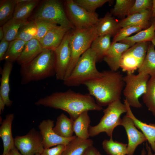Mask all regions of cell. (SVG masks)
Returning <instances> with one entry per match:
<instances>
[{
  "mask_svg": "<svg viewBox=\"0 0 155 155\" xmlns=\"http://www.w3.org/2000/svg\"><path fill=\"white\" fill-rule=\"evenodd\" d=\"M35 104L64 111L69 114L70 118L73 121L85 111H100L103 109L89 94H82L71 90L54 92L40 98Z\"/></svg>",
  "mask_w": 155,
  "mask_h": 155,
  "instance_id": "obj_1",
  "label": "cell"
},
{
  "mask_svg": "<svg viewBox=\"0 0 155 155\" xmlns=\"http://www.w3.org/2000/svg\"><path fill=\"white\" fill-rule=\"evenodd\" d=\"M102 73L101 77L84 84L89 94L95 98L97 103L101 106L120 100L125 84L123 77L120 72L111 70Z\"/></svg>",
  "mask_w": 155,
  "mask_h": 155,
  "instance_id": "obj_2",
  "label": "cell"
},
{
  "mask_svg": "<svg viewBox=\"0 0 155 155\" xmlns=\"http://www.w3.org/2000/svg\"><path fill=\"white\" fill-rule=\"evenodd\" d=\"M20 74L23 85L55 75L54 51L44 49L30 63L21 67Z\"/></svg>",
  "mask_w": 155,
  "mask_h": 155,
  "instance_id": "obj_3",
  "label": "cell"
},
{
  "mask_svg": "<svg viewBox=\"0 0 155 155\" xmlns=\"http://www.w3.org/2000/svg\"><path fill=\"white\" fill-rule=\"evenodd\" d=\"M96 54L90 48L80 57L70 74L63 81L68 86H78L101 76L96 67Z\"/></svg>",
  "mask_w": 155,
  "mask_h": 155,
  "instance_id": "obj_4",
  "label": "cell"
},
{
  "mask_svg": "<svg viewBox=\"0 0 155 155\" xmlns=\"http://www.w3.org/2000/svg\"><path fill=\"white\" fill-rule=\"evenodd\" d=\"M98 36L97 25L87 28H75L71 32L69 42L71 58L64 80L70 74L79 58L90 47L92 42Z\"/></svg>",
  "mask_w": 155,
  "mask_h": 155,
  "instance_id": "obj_5",
  "label": "cell"
},
{
  "mask_svg": "<svg viewBox=\"0 0 155 155\" xmlns=\"http://www.w3.org/2000/svg\"><path fill=\"white\" fill-rule=\"evenodd\" d=\"M103 112L104 115L99 123L94 126H90L88 129L90 137L95 136L103 132H105L110 137H112L114 129L121 125V115L127 113V109L125 104L118 100L109 104Z\"/></svg>",
  "mask_w": 155,
  "mask_h": 155,
  "instance_id": "obj_6",
  "label": "cell"
},
{
  "mask_svg": "<svg viewBox=\"0 0 155 155\" xmlns=\"http://www.w3.org/2000/svg\"><path fill=\"white\" fill-rule=\"evenodd\" d=\"M41 19L46 20L59 26L74 29L69 20L64 6L58 0H46L39 3L30 20Z\"/></svg>",
  "mask_w": 155,
  "mask_h": 155,
  "instance_id": "obj_7",
  "label": "cell"
},
{
  "mask_svg": "<svg viewBox=\"0 0 155 155\" xmlns=\"http://www.w3.org/2000/svg\"><path fill=\"white\" fill-rule=\"evenodd\" d=\"M150 76L138 73L136 75L133 73H127L123 77L125 86L123 94L130 106L136 108L142 106L139 98L145 92L147 82Z\"/></svg>",
  "mask_w": 155,
  "mask_h": 155,
  "instance_id": "obj_8",
  "label": "cell"
},
{
  "mask_svg": "<svg viewBox=\"0 0 155 155\" xmlns=\"http://www.w3.org/2000/svg\"><path fill=\"white\" fill-rule=\"evenodd\" d=\"M64 7L67 16L75 28L83 29L94 27L99 21L98 14L88 11L73 0L65 1Z\"/></svg>",
  "mask_w": 155,
  "mask_h": 155,
  "instance_id": "obj_9",
  "label": "cell"
},
{
  "mask_svg": "<svg viewBox=\"0 0 155 155\" xmlns=\"http://www.w3.org/2000/svg\"><path fill=\"white\" fill-rule=\"evenodd\" d=\"M149 42L135 44L126 51L121 58L120 67L124 71L133 73L141 66L147 54Z\"/></svg>",
  "mask_w": 155,
  "mask_h": 155,
  "instance_id": "obj_10",
  "label": "cell"
},
{
  "mask_svg": "<svg viewBox=\"0 0 155 155\" xmlns=\"http://www.w3.org/2000/svg\"><path fill=\"white\" fill-rule=\"evenodd\" d=\"M14 142L15 147L22 155L41 154L44 149L41 135L34 128L25 135L16 136Z\"/></svg>",
  "mask_w": 155,
  "mask_h": 155,
  "instance_id": "obj_11",
  "label": "cell"
},
{
  "mask_svg": "<svg viewBox=\"0 0 155 155\" xmlns=\"http://www.w3.org/2000/svg\"><path fill=\"white\" fill-rule=\"evenodd\" d=\"M70 30L67 32L60 45L55 50L54 67L56 79L64 80L71 58L69 38Z\"/></svg>",
  "mask_w": 155,
  "mask_h": 155,
  "instance_id": "obj_12",
  "label": "cell"
},
{
  "mask_svg": "<svg viewBox=\"0 0 155 155\" xmlns=\"http://www.w3.org/2000/svg\"><path fill=\"white\" fill-rule=\"evenodd\" d=\"M54 121L50 119L42 120L38 127L42 138V143L44 149L59 144L65 146L74 138L76 135L69 138L60 136L53 131Z\"/></svg>",
  "mask_w": 155,
  "mask_h": 155,
  "instance_id": "obj_13",
  "label": "cell"
},
{
  "mask_svg": "<svg viewBox=\"0 0 155 155\" xmlns=\"http://www.w3.org/2000/svg\"><path fill=\"white\" fill-rule=\"evenodd\" d=\"M120 125L124 127L127 136V155H133L137 147L147 139L143 133L136 129L132 120L127 115L121 119Z\"/></svg>",
  "mask_w": 155,
  "mask_h": 155,
  "instance_id": "obj_14",
  "label": "cell"
},
{
  "mask_svg": "<svg viewBox=\"0 0 155 155\" xmlns=\"http://www.w3.org/2000/svg\"><path fill=\"white\" fill-rule=\"evenodd\" d=\"M131 46L121 42H112L103 59L111 70L117 71L120 67V61L124 53Z\"/></svg>",
  "mask_w": 155,
  "mask_h": 155,
  "instance_id": "obj_15",
  "label": "cell"
},
{
  "mask_svg": "<svg viewBox=\"0 0 155 155\" xmlns=\"http://www.w3.org/2000/svg\"><path fill=\"white\" fill-rule=\"evenodd\" d=\"M71 30L58 25L49 31L40 42L44 49L55 50L60 44L64 37Z\"/></svg>",
  "mask_w": 155,
  "mask_h": 155,
  "instance_id": "obj_16",
  "label": "cell"
},
{
  "mask_svg": "<svg viewBox=\"0 0 155 155\" xmlns=\"http://www.w3.org/2000/svg\"><path fill=\"white\" fill-rule=\"evenodd\" d=\"M14 118L13 113L6 115L0 127V136L3 146L2 154L3 155H5L15 147L14 138H13L11 131L12 124Z\"/></svg>",
  "mask_w": 155,
  "mask_h": 155,
  "instance_id": "obj_17",
  "label": "cell"
},
{
  "mask_svg": "<svg viewBox=\"0 0 155 155\" xmlns=\"http://www.w3.org/2000/svg\"><path fill=\"white\" fill-rule=\"evenodd\" d=\"M44 49L39 40L36 38L32 39L26 42L16 62L21 67L26 65Z\"/></svg>",
  "mask_w": 155,
  "mask_h": 155,
  "instance_id": "obj_18",
  "label": "cell"
},
{
  "mask_svg": "<svg viewBox=\"0 0 155 155\" xmlns=\"http://www.w3.org/2000/svg\"><path fill=\"white\" fill-rule=\"evenodd\" d=\"M124 103L127 109L126 115L130 118L135 127L142 131L150 145L151 149L155 152V124H147L139 120L133 113L130 105L125 99Z\"/></svg>",
  "mask_w": 155,
  "mask_h": 155,
  "instance_id": "obj_19",
  "label": "cell"
},
{
  "mask_svg": "<svg viewBox=\"0 0 155 155\" xmlns=\"http://www.w3.org/2000/svg\"><path fill=\"white\" fill-rule=\"evenodd\" d=\"M151 9H147L127 16L126 18L119 21V24L121 28L129 26H136L146 29L151 25Z\"/></svg>",
  "mask_w": 155,
  "mask_h": 155,
  "instance_id": "obj_20",
  "label": "cell"
},
{
  "mask_svg": "<svg viewBox=\"0 0 155 155\" xmlns=\"http://www.w3.org/2000/svg\"><path fill=\"white\" fill-rule=\"evenodd\" d=\"M97 28L98 36L107 35L114 36L121 28L119 22L110 13H106L104 17L99 19Z\"/></svg>",
  "mask_w": 155,
  "mask_h": 155,
  "instance_id": "obj_21",
  "label": "cell"
},
{
  "mask_svg": "<svg viewBox=\"0 0 155 155\" xmlns=\"http://www.w3.org/2000/svg\"><path fill=\"white\" fill-rule=\"evenodd\" d=\"M13 67V63L5 61L1 72L0 96L7 106H10L13 104V101L9 99V96L10 91L9 77Z\"/></svg>",
  "mask_w": 155,
  "mask_h": 155,
  "instance_id": "obj_22",
  "label": "cell"
},
{
  "mask_svg": "<svg viewBox=\"0 0 155 155\" xmlns=\"http://www.w3.org/2000/svg\"><path fill=\"white\" fill-rule=\"evenodd\" d=\"M93 143V141L91 139H83L75 136L65 146L62 155H84Z\"/></svg>",
  "mask_w": 155,
  "mask_h": 155,
  "instance_id": "obj_23",
  "label": "cell"
},
{
  "mask_svg": "<svg viewBox=\"0 0 155 155\" xmlns=\"http://www.w3.org/2000/svg\"><path fill=\"white\" fill-rule=\"evenodd\" d=\"M16 0V4L13 18L21 20H28L33 10L40 2L38 0Z\"/></svg>",
  "mask_w": 155,
  "mask_h": 155,
  "instance_id": "obj_24",
  "label": "cell"
},
{
  "mask_svg": "<svg viewBox=\"0 0 155 155\" xmlns=\"http://www.w3.org/2000/svg\"><path fill=\"white\" fill-rule=\"evenodd\" d=\"M90 122L88 111H85L80 114L73 121V129L75 135L83 139H89L88 129Z\"/></svg>",
  "mask_w": 155,
  "mask_h": 155,
  "instance_id": "obj_25",
  "label": "cell"
},
{
  "mask_svg": "<svg viewBox=\"0 0 155 155\" xmlns=\"http://www.w3.org/2000/svg\"><path fill=\"white\" fill-rule=\"evenodd\" d=\"M73 120L62 113L57 117L53 130L60 136L65 138L71 137L73 136Z\"/></svg>",
  "mask_w": 155,
  "mask_h": 155,
  "instance_id": "obj_26",
  "label": "cell"
},
{
  "mask_svg": "<svg viewBox=\"0 0 155 155\" xmlns=\"http://www.w3.org/2000/svg\"><path fill=\"white\" fill-rule=\"evenodd\" d=\"M155 36V26L152 24L148 28L139 32L136 34L127 37L119 42L128 44L131 47L135 44L151 41Z\"/></svg>",
  "mask_w": 155,
  "mask_h": 155,
  "instance_id": "obj_27",
  "label": "cell"
},
{
  "mask_svg": "<svg viewBox=\"0 0 155 155\" xmlns=\"http://www.w3.org/2000/svg\"><path fill=\"white\" fill-rule=\"evenodd\" d=\"M155 46L152 43L149 45L147 54L141 66L138 69V73L155 75Z\"/></svg>",
  "mask_w": 155,
  "mask_h": 155,
  "instance_id": "obj_28",
  "label": "cell"
},
{
  "mask_svg": "<svg viewBox=\"0 0 155 155\" xmlns=\"http://www.w3.org/2000/svg\"><path fill=\"white\" fill-rule=\"evenodd\" d=\"M111 36H98L92 42L90 48L96 54V62L104 58L111 44Z\"/></svg>",
  "mask_w": 155,
  "mask_h": 155,
  "instance_id": "obj_29",
  "label": "cell"
},
{
  "mask_svg": "<svg viewBox=\"0 0 155 155\" xmlns=\"http://www.w3.org/2000/svg\"><path fill=\"white\" fill-rule=\"evenodd\" d=\"M28 20H21L12 18L2 26L4 33L3 38L9 42L15 39L20 28Z\"/></svg>",
  "mask_w": 155,
  "mask_h": 155,
  "instance_id": "obj_30",
  "label": "cell"
},
{
  "mask_svg": "<svg viewBox=\"0 0 155 155\" xmlns=\"http://www.w3.org/2000/svg\"><path fill=\"white\" fill-rule=\"evenodd\" d=\"M26 42L15 39L9 42L8 50L3 60L13 63L16 61L22 51Z\"/></svg>",
  "mask_w": 155,
  "mask_h": 155,
  "instance_id": "obj_31",
  "label": "cell"
},
{
  "mask_svg": "<svg viewBox=\"0 0 155 155\" xmlns=\"http://www.w3.org/2000/svg\"><path fill=\"white\" fill-rule=\"evenodd\" d=\"M37 32V26L35 20L28 21L20 28L15 39L27 42L32 39L36 38Z\"/></svg>",
  "mask_w": 155,
  "mask_h": 155,
  "instance_id": "obj_32",
  "label": "cell"
},
{
  "mask_svg": "<svg viewBox=\"0 0 155 155\" xmlns=\"http://www.w3.org/2000/svg\"><path fill=\"white\" fill-rule=\"evenodd\" d=\"M142 99L148 110L154 115L155 113V75L150 76L148 80Z\"/></svg>",
  "mask_w": 155,
  "mask_h": 155,
  "instance_id": "obj_33",
  "label": "cell"
},
{
  "mask_svg": "<svg viewBox=\"0 0 155 155\" xmlns=\"http://www.w3.org/2000/svg\"><path fill=\"white\" fill-rule=\"evenodd\" d=\"M102 148L108 155H126L127 144L114 141L112 137L109 140H104L102 142Z\"/></svg>",
  "mask_w": 155,
  "mask_h": 155,
  "instance_id": "obj_34",
  "label": "cell"
},
{
  "mask_svg": "<svg viewBox=\"0 0 155 155\" xmlns=\"http://www.w3.org/2000/svg\"><path fill=\"white\" fill-rule=\"evenodd\" d=\"M16 2V0H0V26L12 18Z\"/></svg>",
  "mask_w": 155,
  "mask_h": 155,
  "instance_id": "obj_35",
  "label": "cell"
},
{
  "mask_svg": "<svg viewBox=\"0 0 155 155\" xmlns=\"http://www.w3.org/2000/svg\"><path fill=\"white\" fill-rule=\"evenodd\" d=\"M135 1V0H116L114 7L111 10V14L121 17L127 16Z\"/></svg>",
  "mask_w": 155,
  "mask_h": 155,
  "instance_id": "obj_36",
  "label": "cell"
},
{
  "mask_svg": "<svg viewBox=\"0 0 155 155\" xmlns=\"http://www.w3.org/2000/svg\"><path fill=\"white\" fill-rule=\"evenodd\" d=\"M34 20L37 28V34L36 39L40 41L53 28L58 25L48 21L41 19Z\"/></svg>",
  "mask_w": 155,
  "mask_h": 155,
  "instance_id": "obj_37",
  "label": "cell"
},
{
  "mask_svg": "<svg viewBox=\"0 0 155 155\" xmlns=\"http://www.w3.org/2000/svg\"><path fill=\"white\" fill-rule=\"evenodd\" d=\"M78 5L86 10L91 12H95L97 8L106 3L110 2L109 0H74Z\"/></svg>",
  "mask_w": 155,
  "mask_h": 155,
  "instance_id": "obj_38",
  "label": "cell"
},
{
  "mask_svg": "<svg viewBox=\"0 0 155 155\" xmlns=\"http://www.w3.org/2000/svg\"><path fill=\"white\" fill-rule=\"evenodd\" d=\"M143 29L140 26H132L121 28L114 36L112 42H120L134 33L139 32Z\"/></svg>",
  "mask_w": 155,
  "mask_h": 155,
  "instance_id": "obj_39",
  "label": "cell"
},
{
  "mask_svg": "<svg viewBox=\"0 0 155 155\" xmlns=\"http://www.w3.org/2000/svg\"><path fill=\"white\" fill-rule=\"evenodd\" d=\"M152 0H135L133 5L129 11L127 16L140 13L149 9H151Z\"/></svg>",
  "mask_w": 155,
  "mask_h": 155,
  "instance_id": "obj_40",
  "label": "cell"
},
{
  "mask_svg": "<svg viewBox=\"0 0 155 155\" xmlns=\"http://www.w3.org/2000/svg\"><path fill=\"white\" fill-rule=\"evenodd\" d=\"M65 147L63 144H59L51 148L44 149L40 155H62Z\"/></svg>",
  "mask_w": 155,
  "mask_h": 155,
  "instance_id": "obj_41",
  "label": "cell"
},
{
  "mask_svg": "<svg viewBox=\"0 0 155 155\" xmlns=\"http://www.w3.org/2000/svg\"><path fill=\"white\" fill-rule=\"evenodd\" d=\"M9 42L3 38L0 42V61L3 60L4 57L7 51Z\"/></svg>",
  "mask_w": 155,
  "mask_h": 155,
  "instance_id": "obj_42",
  "label": "cell"
},
{
  "mask_svg": "<svg viewBox=\"0 0 155 155\" xmlns=\"http://www.w3.org/2000/svg\"><path fill=\"white\" fill-rule=\"evenodd\" d=\"M98 151L93 145L90 147L84 155H97Z\"/></svg>",
  "mask_w": 155,
  "mask_h": 155,
  "instance_id": "obj_43",
  "label": "cell"
},
{
  "mask_svg": "<svg viewBox=\"0 0 155 155\" xmlns=\"http://www.w3.org/2000/svg\"><path fill=\"white\" fill-rule=\"evenodd\" d=\"M5 106V104L1 97L0 96V114H1L3 112Z\"/></svg>",
  "mask_w": 155,
  "mask_h": 155,
  "instance_id": "obj_44",
  "label": "cell"
},
{
  "mask_svg": "<svg viewBox=\"0 0 155 155\" xmlns=\"http://www.w3.org/2000/svg\"><path fill=\"white\" fill-rule=\"evenodd\" d=\"M155 17V0H152V5L151 9V18Z\"/></svg>",
  "mask_w": 155,
  "mask_h": 155,
  "instance_id": "obj_45",
  "label": "cell"
},
{
  "mask_svg": "<svg viewBox=\"0 0 155 155\" xmlns=\"http://www.w3.org/2000/svg\"><path fill=\"white\" fill-rule=\"evenodd\" d=\"M146 147L148 155H153L151 147L147 142L146 144Z\"/></svg>",
  "mask_w": 155,
  "mask_h": 155,
  "instance_id": "obj_46",
  "label": "cell"
},
{
  "mask_svg": "<svg viewBox=\"0 0 155 155\" xmlns=\"http://www.w3.org/2000/svg\"><path fill=\"white\" fill-rule=\"evenodd\" d=\"M13 155H22L15 147L12 150Z\"/></svg>",
  "mask_w": 155,
  "mask_h": 155,
  "instance_id": "obj_47",
  "label": "cell"
},
{
  "mask_svg": "<svg viewBox=\"0 0 155 155\" xmlns=\"http://www.w3.org/2000/svg\"><path fill=\"white\" fill-rule=\"evenodd\" d=\"M4 33L2 26L0 27V40H1L4 38Z\"/></svg>",
  "mask_w": 155,
  "mask_h": 155,
  "instance_id": "obj_48",
  "label": "cell"
},
{
  "mask_svg": "<svg viewBox=\"0 0 155 155\" xmlns=\"http://www.w3.org/2000/svg\"><path fill=\"white\" fill-rule=\"evenodd\" d=\"M150 22L151 24H153L155 26V17L151 18Z\"/></svg>",
  "mask_w": 155,
  "mask_h": 155,
  "instance_id": "obj_49",
  "label": "cell"
},
{
  "mask_svg": "<svg viewBox=\"0 0 155 155\" xmlns=\"http://www.w3.org/2000/svg\"><path fill=\"white\" fill-rule=\"evenodd\" d=\"M146 152L144 148H143L142 150L140 155H146Z\"/></svg>",
  "mask_w": 155,
  "mask_h": 155,
  "instance_id": "obj_50",
  "label": "cell"
},
{
  "mask_svg": "<svg viewBox=\"0 0 155 155\" xmlns=\"http://www.w3.org/2000/svg\"><path fill=\"white\" fill-rule=\"evenodd\" d=\"M2 155H3L2 154ZM13 155V154L12 151L11 150L10 151H9L8 153H7L5 155Z\"/></svg>",
  "mask_w": 155,
  "mask_h": 155,
  "instance_id": "obj_51",
  "label": "cell"
},
{
  "mask_svg": "<svg viewBox=\"0 0 155 155\" xmlns=\"http://www.w3.org/2000/svg\"><path fill=\"white\" fill-rule=\"evenodd\" d=\"M152 43L154 45L155 47V36L151 41Z\"/></svg>",
  "mask_w": 155,
  "mask_h": 155,
  "instance_id": "obj_52",
  "label": "cell"
},
{
  "mask_svg": "<svg viewBox=\"0 0 155 155\" xmlns=\"http://www.w3.org/2000/svg\"><path fill=\"white\" fill-rule=\"evenodd\" d=\"M97 155H102L98 151L97 152Z\"/></svg>",
  "mask_w": 155,
  "mask_h": 155,
  "instance_id": "obj_53",
  "label": "cell"
},
{
  "mask_svg": "<svg viewBox=\"0 0 155 155\" xmlns=\"http://www.w3.org/2000/svg\"><path fill=\"white\" fill-rule=\"evenodd\" d=\"M35 155H40V153L36 154Z\"/></svg>",
  "mask_w": 155,
  "mask_h": 155,
  "instance_id": "obj_54",
  "label": "cell"
},
{
  "mask_svg": "<svg viewBox=\"0 0 155 155\" xmlns=\"http://www.w3.org/2000/svg\"><path fill=\"white\" fill-rule=\"evenodd\" d=\"M125 155L123 154H118V155Z\"/></svg>",
  "mask_w": 155,
  "mask_h": 155,
  "instance_id": "obj_55",
  "label": "cell"
},
{
  "mask_svg": "<svg viewBox=\"0 0 155 155\" xmlns=\"http://www.w3.org/2000/svg\"><path fill=\"white\" fill-rule=\"evenodd\" d=\"M153 115L155 116V113Z\"/></svg>",
  "mask_w": 155,
  "mask_h": 155,
  "instance_id": "obj_56",
  "label": "cell"
},
{
  "mask_svg": "<svg viewBox=\"0 0 155 155\" xmlns=\"http://www.w3.org/2000/svg\"><path fill=\"white\" fill-rule=\"evenodd\" d=\"M153 155H155V154H153Z\"/></svg>",
  "mask_w": 155,
  "mask_h": 155,
  "instance_id": "obj_57",
  "label": "cell"
}]
</instances>
